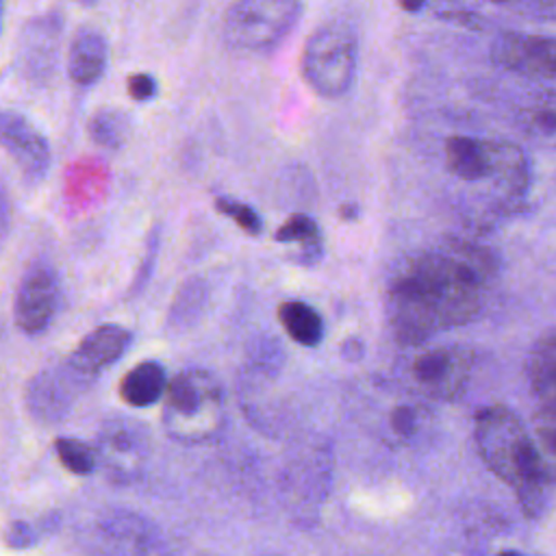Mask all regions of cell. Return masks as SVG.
I'll list each match as a JSON object with an SVG mask.
<instances>
[{
	"label": "cell",
	"mask_w": 556,
	"mask_h": 556,
	"mask_svg": "<svg viewBox=\"0 0 556 556\" xmlns=\"http://www.w3.org/2000/svg\"><path fill=\"white\" fill-rule=\"evenodd\" d=\"M489 261L463 245L426 250L391 278L384 311L395 339L419 345L432 334L473 321L486 295Z\"/></svg>",
	"instance_id": "6da1fadb"
},
{
	"label": "cell",
	"mask_w": 556,
	"mask_h": 556,
	"mask_svg": "<svg viewBox=\"0 0 556 556\" xmlns=\"http://www.w3.org/2000/svg\"><path fill=\"white\" fill-rule=\"evenodd\" d=\"M417 408L408 406V404H402V406H395L389 415V428L391 432L397 437L400 443H406L413 439V434L417 432Z\"/></svg>",
	"instance_id": "484cf974"
},
{
	"label": "cell",
	"mask_w": 556,
	"mask_h": 556,
	"mask_svg": "<svg viewBox=\"0 0 556 556\" xmlns=\"http://www.w3.org/2000/svg\"><path fill=\"white\" fill-rule=\"evenodd\" d=\"M126 91L135 102H148L156 96V80L146 72L130 74L126 80Z\"/></svg>",
	"instance_id": "4316f807"
},
{
	"label": "cell",
	"mask_w": 556,
	"mask_h": 556,
	"mask_svg": "<svg viewBox=\"0 0 556 556\" xmlns=\"http://www.w3.org/2000/svg\"><path fill=\"white\" fill-rule=\"evenodd\" d=\"M61 35V17L56 13L41 15L26 24L22 33V65L28 76H46L54 65L56 43Z\"/></svg>",
	"instance_id": "5bb4252c"
},
{
	"label": "cell",
	"mask_w": 556,
	"mask_h": 556,
	"mask_svg": "<svg viewBox=\"0 0 556 556\" xmlns=\"http://www.w3.org/2000/svg\"><path fill=\"white\" fill-rule=\"evenodd\" d=\"M473 439L482 463L506 482L526 517H539L549 484L534 437L506 406H484L473 417Z\"/></svg>",
	"instance_id": "7a4b0ae2"
},
{
	"label": "cell",
	"mask_w": 556,
	"mask_h": 556,
	"mask_svg": "<svg viewBox=\"0 0 556 556\" xmlns=\"http://www.w3.org/2000/svg\"><path fill=\"white\" fill-rule=\"evenodd\" d=\"M37 539H35V530L26 523V521H13L11 528L7 530V543L11 547H17V549H24L28 545H33Z\"/></svg>",
	"instance_id": "83f0119b"
},
{
	"label": "cell",
	"mask_w": 556,
	"mask_h": 556,
	"mask_svg": "<svg viewBox=\"0 0 556 556\" xmlns=\"http://www.w3.org/2000/svg\"><path fill=\"white\" fill-rule=\"evenodd\" d=\"M0 137L4 152L15 161L26 182L37 185L50 167V146L46 137L15 111L2 113Z\"/></svg>",
	"instance_id": "7c38bea8"
},
{
	"label": "cell",
	"mask_w": 556,
	"mask_h": 556,
	"mask_svg": "<svg viewBox=\"0 0 556 556\" xmlns=\"http://www.w3.org/2000/svg\"><path fill=\"white\" fill-rule=\"evenodd\" d=\"M204 295H206V289L198 278L187 280L176 295V304L172 306V319L182 321V324L193 321L191 315H198L202 311Z\"/></svg>",
	"instance_id": "cb8c5ba5"
},
{
	"label": "cell",
	"mask_w": 556,
	"mask_h": 556,
	"mask_svg": "<svg viewBox=\"0 0 556 556\" xmlns=\"http://www.w3.org/2000/svg\"><path fill=\"white\" fill-rule=\"evenodd\" d=\"M59 304V278L52 267L33 263L17 289L13 300V319L24 334H41L54 319Z\"/></svg>",
	"instance_id": "8fae6325"
},
{
	"label": "cell",
	"mask_w": 556,
	"mask_h": 556,
	"mask_svg": "<svg viewBox=\"0 0 556 556\" xmlns=\"http://www.w3.org/2000/svg\"><path fill=\"white\" fill-rule=\"evenodd\" d=\"M161 424L169 439L200 445L224 428V387L213 371L189 367L178 371L165 391Z\"/></svg>",
	"instance_id": "3957f363"
},
{
	"label": "cell",
	"mask_w": 556,
	"mask_h": 556,
	"mask_svg": "<svg viewBox=\"0 0 556 556\" xmlns=\"http://www.w3.org/2000/svg\"><path fill=\"white\" fill-rule=\"evenodd\" d=\"M363 354H365L363 341L350 337V339H345V341L341 343V356H343V358H348V361H361Z\"/></svg>",
	"instance_id": "f546056e"
},
{
	"label": "cell",
	"mask_w": 556,
	"mask_h": 556,
	"mask_svg": "<svg viewBox=\"0 0 556 556\" xmlns=\"http://www.w3.org/2000/svg\"><path fill=\"white\" fill-rule=\"evenodd\" d=\"M54 454L61 467L74 476H89L100 465L98 447L74 437L54 439Z\"/></svg>",
	"instance_id": "7402d4cb"
},
{
	"label": "cell",
	"mask_w": 556,
	"mask_h": 556,
	"mask_svg": "<svg viewBox=\"0 0 556 556\" xmlns=\"http://www.w3.org/2000/svg\"><path fill=\"white\" fill-rule=\"evenodd\" d=\"M215 211L219 215L228 217L230 222H235L237 228L250 237H258L263 232V217L250 204H245L241 200L219 195V198H215Z\"/></svg>",
	"instance_id": "603a6c76"
},
{
	"label": "cell",
	"mask_w": 556,
	"mask_h": 556,
	"mask_svg": "<svg viewBox=\"0 0 556 556\" xmlns=\"http://www.w3.org/2000/svg\"><path fill=\"white\" fill-rule=\"evenodd\" d=\"M339 213H341V217H343V219H356V215H358V206H356V204H343Z\"/></svg>",
	"instance_id": "4dcf8cb0"
},
{
	"label": "cell",
	"mask_w": 556,
	"mask_h": 556,
	"mask_svg": "<svg viewBox=\"0 0 556 556\" xmlns=\"http://www.w3.org/2000/svg\"><path fill=\"white\" fill-rule=\"evenodd\" d=\"M491 59L508 72L556 80V37L504 30L491 43Z\"/></svg>",
	"instance_id": "30bf717a"
},
{
	"label": "cell",
	"mask_w": 556,
	"mask_h": 556,
	"mask_svg": "<svg viewBox=\"0 0 556 556\" xmlns=\"http://www.w3.org/2000/svg\"><path fill=\"white\" fill-rule=\"evenodd\" d=\"M274 239L278 243H298L302 248V254L298 258L302 261L313 263L321 256V230L317 222L306 213L289 215L274 232Z\"/></svg>",
	"instance_id": "ffe728a7"
},
{
	"label": "cell",
	"mask_w": 556,
	"mask_h": 556,
	"mask_svg": "<svg viewBox=\"0 0 556 556\" xmlns=\"http://www.w3.org/2000/svg\"><path fill=\"white\" fill-rule=\"evenodd\" d=\"M517 4L532 15L556 22V0H517Z\"/></svg>",
	"instance_id": "f1b7e54d"
},
{
	"label": "cell",
	"mask_w": 556,
	"mask_h": 556,
	"mask_svg": "<svg viewBox=\"0 0 556 556\" xmlns=\"http://www.w3.org/2000/svg\"><path fill=\"white\" fill-rule=\"evenodd\" d=\"M278 324L291 341L302 348H317L324 339V319L311 304L302 300H287L276 311Z\"/></svg>",
	"instance_id": "d6986e66"
},
{
	"label": "cell",
	"mask_w": 556,
	"mask_h": 556,
	"mask_svg": "<svg viewBox=\"0 0 556 556\" xmlns=\"http://www.w3.org/2000/svg\"><path fill=\"white\" fill-rule=\"evenodd\" d=\"M78 2H80V4H93L96 0H78Z\"/></svg>",
	"instance_id": "d6a6232c"
},
{
	"label": "cell",
	"mask_w": 556,
	"mask_h": 556,
	"mask_svg": "<svg viewBox=\"0 0 556 556\" xmlns=\"http://www.w3.org/2000/svg\"><path fill=\"white\" fill-rule=\"evenodd\" d=\"M93 143L104 150H119L130 135V117L119 109H100L89 119Z\"/></svg>",
	"instance_id": "44dd1931"
},
{
	"label": "cell",
	"mask_w": 556,
	"mask_h": 556,
	"mask_svg": "<svg viewBox=\"0 0 556 556\" xmlns=\"http://www.w3.org/2000/svg\"><path fill=\"white\" fill-rule=\"evenodd\" d=\"M169 387L167 371L159 361H141L130 367L119 380V397L132 408H148L154 406L165 397Z\"/></svg>",
	"instance_id": "e0dca14e"
},
{
	"label": "cell",
	"mask_w": 556,
	"mask_h": 556,
	"mask_svg": "<svg viewBox=\"0 0 556 556\" xmlns=\"http://www.w3.org/2000/svg\"><path fill=\"white\" fill-rule=\"evenodd\" d=\"M532 393L547 417H556V332L541 337L528 358Z\"/></svg>",
	"instance_id": "ac0fdd59"
},
{
	"label": "cell",
	"mask_w": 556,
	"mask_h": 556,
	"mask_svg": "<svg viewBox=\"0 0 556 556\" xmlns=\"http://www.w3.org/2000/svg\"><path fill=\"white\" fill-rule=\"evenodd\" d=\"M473 369V354L463 345H437L419 352L410 363L415 387L432 400H456L465 393Z\"/></svg>",
	"instance_id": "52a82bcc"
},
{
	"label": "cell",
	"mask_w": 556,
	"mask_h": 556,
	"mask_svg": "<svg viewBox=\"0 0 556 556\" xmlns=\"http://www.w3.org/2000/svg\"><path fill=\"white\" fill-rule=\"evenodd\" d=\"M443 152L447 172L465 182L489 180L510 198L526 193L530 185V165L513 143L454 135L445 139Z\"/></svg>",
	"instance_id": "277c9868"
},
{
	"label": "cell",
	"mask_w": 556,
	"mask_h": 556,
	"mask_svg": "<svg viewBox=\"0 0 556 556\" xmlns=\"http://www.w3.org/2000/svg\"><path fill=\"white\" fill-rule=\"evenodd\" d=\"M132 343V332L119 324L96 326L85 334L72 356L67 358L74 369H78L89 380H96L98 374L119 361Z\"/></svg>",
	"instance_id": "4fadbf2b"
},
{
	"label": "cell",
	"mask_w": 556,
	"mask_h": 556,
	"mask_svg": "<svg viewBox=\"0 0 556 556\" xmlns=\"http://www.w3.org/2000/svg\"><path fill=\"white\" fill-rule=\"evenodd\" d=\"M89 382L93 380L74 369L70 361L59 367H46L28 380L24 395L26 410L35 421L56 424L70 413L76 395Z\"/></svg>",
	"instance_id": "9c48e42d"
},
{
	"label": "cell",
	"mask_w": 556,
	"mask_h": 556,
	"mask_svg": "<svg viewBox=\"0 0 556 556\" xmlns=\"http://www.w3.org/2000/svg\"><path fill=\"white\" fill-rule=\"evenodd\" d=\"M549 424L539 426L534 434V443L539 450L541 467L547 482H556V417H549Z\"/></svg>",
	"instance_id": "d4e9b609"
},
{
	"label": "cell",
	"mask_w": 556,
	"mask_h": 556,
	"mask_svg": "<svg viewBox=\"0 0 556 556\" xmlns=\"http://www.w3.org/2000/svg\"><path fill=\"white\" fill-rule=\"evenodd\" d=\"M400 4H402L406 11H419V9L426 4V0H400Z\"/></svg>",
	"instance_id": "1f68e13d"
},
{
	"label": "cell",
	"mask_w": 556,
	"mask_h": 556,
	"mask_svg": "<svg viewBox=\"0 0 556 556\" xmlns=\"http://www.w3.org/2000/svg\"><path fill=\"white\" fill-rule=\"evenodd\" d=\"M515 119L532 143L545 150H556V89H536L528 93L519 102Z\"/></svg>",
	"instance_id": "9a60e30c"
},
{
	"label": "cell",
	"mask_w": 556,
	"mask_h": 556,
	"mask_svg": "<svg viewBox=\"0 0 556 556\" xmlns=\"http://www.w3.org/2000/svg\"><path fill=\"white\" fill-rule=\"evenodd\" d=\"M300 0H237L224 17V39L235 50L276 46L298 22Z\"/></svg>",
	"instance_id": "8992f818"
},
{
	"label": "cell",
	"mask_w": 556,
	"mask_h": 556,
	"mask_svg": "<svg viewBox=\"0 0 556 556\" xmlns=\"http://www.w3.org/2000/svg\"><path fill=\"white\" fill-rule=\"evenodd\" d=\"M358 41L350 26L326 24L317 28L302 50L300 72L304 83L321 98H341L354 83Z\"/></svg>",
	"instance_id": "5b68a950"
},
{
	"label": "cell",
	"mask_w": 556,
	"mask_h": 556,
	"mask_svg": "<svg viewBox=\"0 0 556 556\" xmlns=\"http://www.w3.org/2000/svg\"><path fill=\"white\" fill-rule=\"evenodd\" d=\"M96 447L109 480L126 484L132 482L146 465L150 452V434L141 421L128 417H111L100 426Z\"/></svg>",
	"instance_id": "ba28073f"
},
{
	"label": "cell",
	"mask_w": 556,
	"mask_h": 556,
	"mask_svg": "<svg viewBox=\"0 0 556 556\" xmlns=\"http://www.w3.org/2000/svg\"><path fill=\"white\" fill-rule=\"evenodd\" d=\"M109 61V46L106 39L93 28H78L70 43L67 54V74L70 78L80 85L89 87L98 83L106 70Z\"/></svg>",
	"instance_id": "2e32d148"
}]
</instances>
